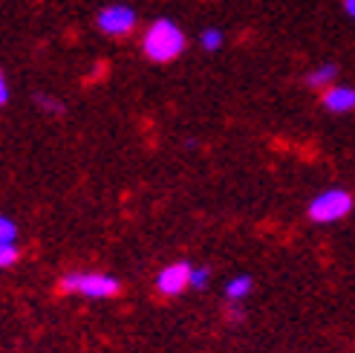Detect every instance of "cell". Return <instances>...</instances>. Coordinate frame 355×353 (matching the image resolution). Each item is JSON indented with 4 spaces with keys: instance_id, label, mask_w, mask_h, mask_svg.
<instances>
[{
    "instance_id": "cell-1",
    "label": "cell",
    "mask_w": 355,
    "mask_h": 353,
    "mask_svg": "<svg viewBox=\"0 0 355 353\" xmlns=\"http://www.w3.org/2000/svg\"><path fill=\"white\" fill-rule=\"evenodd\" d=\"M188 38L182 26L171 21V17H156V21L141 35V52L153 64H171L185 52Z\"/></svg>"
},
{
    "instance_id": "cell-2",
    "label": "cell",
    "mask_w": 355,
    "mask_h": 353,
    "mask_svg": "<svg viewBox=\"0 0 355 353\" xmlns=\"http://www.w3.org/2000/svg\"><path fill=\"white\" fill-rule=\"evenodd\" d=\"M61 290L81 298H93V302H104V298L119 295L121 284L119 278L107 272H67L61 278Z\"/></svg>"
},
{
    "instance_id": "cell-3",
    "label": "cell",
    "mask_w": 355,
    "mask_h": 353,
    "mask_svg": "<svg viewBox=\"0 0 355 353\" xmlns=\"http://www.w3.org/2000/svg\"><path fill=\"white\" fill-rule=\"evenodd\" d=\"M352 211V194L344 188H327L309 203L312 223H338Z\"/></svg>"
},
{
    "instance_id": "cell-4",
    "label": "cell",
    "mask_w": 355,
    "mask_h": 353,
    "mask_svg": "<svg viewBox=\"0 0 355 353\" xmlns=\"http://www.w3.org/2000/svg\"><path fill=\"white\" fill-rule=\"evenodd\" d=\"M136 24H139V15L128 3H107L96 15L98 32H104L107 38H124V35H130L136 29Z\"/></svg>"
},
{
    "instance_id": "cell-5",
    "label": "cell",
    "mask_w": 355,
    "mask_h": 353,
    "mask_svg": "<svg viewBox=\"0 0 355 353\" xmlns=\"http://www.w3.org/2000/svg\"><path fill=\"white\" fill-rule=\"evenodd\" d=\"M191 287V263L188 261H176L156 275V290L162 295H180Z\"/></svg>"
},
{
    "instance_id": "cell-6",
    "label": "cell",
    "mask_w": 355,
    "mask_h": 353,
    "mask_svg": "<svg viewBox=\"0 0 355 353\" xmlns=\"http://www.w3.org/2000/svg\"><path fill=\"white\" fill-rule=\"evenodd\" d=\"M324 108L329 113H352L355 110V87L335 81L332 87L324 90Z\"/></svg>"
},
{
    "instance_id": "cell-7",
    "label": "cell",
    "mask_w": 355,
    "mask_h": 353,
    "mask_svg": "<svg viewBox=\"0 0 355 353\" xmlns=\"http://www.w3.org/2000/svg\"><path fill=\"white\" fill-rule=\"evenodd\" d=\"M335 79H338V67L335 64H318L306 73V84L315 87V90H327V87L335 84Z\"/></svg>"
},
{
    "instance_id": "cell-8",
    "label": "cell",
    "mask_w": 355,
    "mask_h": 353,
    "mask_svg": "<svg viewBox=\"0 0 355 353\" xmlns=\"http://www.w3.org/2000/svg\"><path fill=\"white\" fill-rule=\"evenodd\" d=\"M252 287H254V281H252V275H234L232 281L225 284V298L232 304H240L243 298L252 293Z\"/></svg>"
},
{
    "instance_id": "cell-9",
    "label": "cell",
    "mask_w": 355,
    "mask_h": 353,
    "mask_svg": "<svg viewBox=\"0 0 355 353\" xmlns=\"http://www.w3.org/2000/svg\"><path fill=\"white\" fill-rule=\"evenodd\" d=\"M223 44H225V32H223L220 26H205V29L200 32V47H202L205 52H220Z\"/></svg>"
},
{
    "instance_id": "cell-10",
    "label": "cell",
    "mask_w": 355,
    "mask_h": 353,
    "mask_svg": "<svg viewBox=\"0 0 355 353\" xmlns=\"http://www.w3.org/2000/svg\"><path fill=\"white\" fill-rule=\"evenodd\" d=\"M35 104H38V110L46 113V116H64V101L49 96V93H35Z\"/></svg>"
},
{
    "instance_id": "cell-11",
    "label": "cell",
    "mask_w": 355,
    "mask_h": 353,
    "mask_svg": "<svg viewBox=\"0 0 355 353\" xmlns=\"http://www.w3.org/2000/svg\"><path fill=\"white\" fill-rule=\"evenodd\" d=\"M17 258H21V249H17L15 243H0V270L15 267Z\"/></svg>"
},
{
    "instance_id": "cell-12",
    "label": "cell",
    "mask_w": 355,
    "mask_h": 353,
    "mask_svg": "<svg viewBox=\"0 0 355 353\" xmlns=\"http://www.w3.org/2000/svg\"><path fill=\"white\" fill-rule=\"evenodd\" d=\"M17 240V223L6 215H0V243H15Z\"/></svg>"
},
{
    "instance_id": "cell-13",
    "label": "cell",
    "mask_w": 355,
    "mask_h": 353,
    "mask_svg": "<svg viewBox=\"0 0 355 353\" xmlns=\"http://www.w3.org/2000/svg\"><path fill=\"white\" fill-rule=\"evenodd\" d=\"M208 284H211V270L208 267H191V287L205 290Z\"/></svg>"
},
{
    "instance_id": "cell-14",
    "label": "cell",
    "mask_w": 355,
    "mask_h": 353,
    "mask_svg": "<svg viewBox=\"0 0 355 353\" xmlns=\"http://www.w3.org/2000/svg\"><path fill=\"white\" fill-rule=\"evenodd\" d=\"M9 101V81H6V76H3V69H0V108Z\"/></svg>"
},
{
    "instance_id": "cell-15",
    "label": "cell",
    "mask_w": 355,
    "mask_h": 353,
    "mask_svg": "<svg viewBox=\"0 0 355 353\" xmlns=\"http://www.w3.org/2000/svg\"><path fill=\"white\" fill-rule=\"evenodd\" d=\"M344 12L355 21V0H344Z\"/></svg>"
}]
</instances>
